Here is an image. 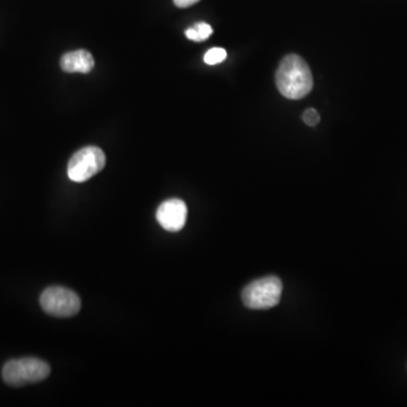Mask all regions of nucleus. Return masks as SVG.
<instances>
[{"label":"nucleus","instance_id":"1","mask_svg":"<svg viewBox=\"0 0 407 407\" xmlns=\"http://www.w3.org/2000/svg\"><path fill=\"white\" fill-rule=\"evenodd\" d=\"M276 86L290 100H300L311 92L312 73L302 57L289 55L282 60L276 71Z\"/></svg>","mask_w":407,"mask_h":407},{"label":"nucleus","instance_id":"2","mask_svg":"<svg viewBox=\"0 0 407 407\" xmlns=\"http://www.w3.org/2000/svg\"><path fill=\"white\" fill-rule=\"evenodd\" d=\"M3 379L13 387L37 384L48 378L50 365L37 357L11 360L4 365Z\"/></svg>","mask_w":407,"mask_h":407},{"label":"nucleus","instance_id":"3","mask_svg":"<svg viewBox=\"0 0 407 407\" xmlns=\"http://www.w3.org/2000/svg\"><path fill=\"white\" fill-rule=\"evenodd\" d=\"M283 285L276 276H267L251 282L242 291V301L249 309H270L281 300Z\"/></svg>","mask_w":407,"mask_h":407},{"label":"nucleus","instance_id":"4","mask_svg":"<svg viewBox=\"0 0 407 407\" xmlns=\"http://www.w3.org/2000/svg\"><path fill=\"white\" fill-rule=\"evenodd\" d=\"M105 166V155L101 149L87 147L79 149L68 163V177L75 183H84Z\"/></svg>","mask_w":407,"mask_h":407},{"label":"nucleus","instance_id":"5","mask_svg":"<svg viewBox=\"0 0 407 407\" xmlns=\"http://www.w3.org/2000/svg\"><path fill=\"white\" fill-rule=\"evenodd\" d=\"M40 304L43 311L54 317H73L81 310L79 295L62 287L45 289L40 298Z\"/></svg>","mask_w":407,"mask_h":407},{"label":"nucleus","instance_id":"6","mask_svg":"<svg viewBox=\"0 0 407 407\" xmlns=\"http://www.w3.org/2000/svg\"><path fill=\"white\" fill-rule=\"evenodd\" d=\"M187 215L188 210L185 202L177 198L163 202L156 211L159 224L164 230L170 232H178L181 230L185 227Z\"/></svg>","mask_w":407,"mask_h":407},{"label":"nucleus","instance_id":"7","mask_svg":"<svg viewBox=\"0 0 407 407\" xmlns=\"http://www.w3.org/2000/svg\"><path fill=\"white\" fill-rule=\"evenodd\" d=\"M60 67L66 73L87 74L94 67V59L88 51H71L62 57Z\"/></svg>","mask_w":407,"mask_h":407},{"label":"nucleus","instance_id":"8","mask_svg":"<svg viewBox=\"0 0 407 407\" xmlns=\"http://www.w3.org/2000/svg\"><path fill=\"white\" fill-rule=\"evenodd\" d=\"M227 51L223 48H212L211 50H208L206 52L205 57H204V62L210 66L217 65V64H221V62H224L227 59Z\"/></svg>","mask_w":407,"mask_h":407},{"label":"nucleus","instance_id":"9","mask_svg":"<svg viewBox=\"0 0 407 407\" xmlns=\"http://www.w3.org/2000/svg\"><path fill=\"white\" fill-rule=\"evenodd\" d=\"M194 28L197 33V41L198 42L205 41L213 33V28L207 23H197V24H195Z\"/></svg>","mask_w":407,"mask_h":407},{"label":"nucleus","instance_id":"10","mask_svg":"<svg viewBox=\"0 0 407 407\" xmlns=\"http://www.w3.org/2000/svg\"><path fill=\"white\" fill-rule=\"evenodd\" d=\"M304 124L308 125L310 127H315L319 124V120H321V115L318 113L317 110L315 109H308L304 111Z\"/></svg>","mask_w":407,"mask_h":407},{"label":"nucleus","instance_id":"11","mask_svg":"<svg viewBox=\"0 0 407 407\" xmlns=\"http://www.w3.org/2000/svg\"><path fill=\"white\" fill-rule=\"evenodd\" d=\"M200 0H173L174 5L179 7V8H187L190 6L195 5L198 3Z\"/></svg>","mask_w":407,"mask_h":407}]
</instances>
